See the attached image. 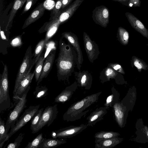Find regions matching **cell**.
Segmentation results:
<instances>
[{
	"label": "cell",
	"instance_id": "cell-1",
	"mask_svg": "<svg viewBox=\"0 0 148 148\" xmlns=\"http://www.w3.org/2000/svg\"><path fill=\"white\" fill-rule=\"evenodd\" d=\"M59 53L56 60L58 79L60 81H68L77 65V53L70 43L69 42L66 43L62 38L59 40Z\"/></svg>",
	"mask_w": 148,
	"mask_h": 148
},
{
	"label": "cell",
	"instance_id": "cell-2",
	"mask_svg": "<svg viewBox=\"0 0 148 148\" xmlns=\"http://www.w3.org/2000/svg\"><path fill=\"white\" fill-rule=\"evenodd\" d=\"M101 92L88 95L73 104L64 114L63 119L67 121H73L81 119L90 111L87 109L97 102Z\"/></svg>",
	"mask_w": 148,
	"mask_h": 148
},
{
	"label": "cell",
	"instance_id": "cell-3",
	"mask_svg": "<svg viewBox=\"0 0 148 148\" xmlns=\"http://www.w3.org/2000/svg\"><path fill=\"white\" fill-rule=\"evenodd\" d=\"M30 88V86H29L21 97H13V98L16 100L17 102L13 110L9 113L5 124V128L8 132L10 128L15 124L20 114L26 107L27 96Z\"/></svg>",
	"mask_w": 148,
	"mask_h": 148
},
{
	"label": "cell",
	"instance_id": "cell-4",
	"mask_svg": "<svg viewBox=\"0 0 148 148\" xmlns=\"http://www.w3.org/2000/svg\"><path fill=\"white\" fill-rule=\"evenodd\" d=\"M8 69L6 64L4 66L0 80V112L9 109L11 105L9 94V83Z\"/></svg>",
	"mask_w": 148,
	"mask_h": 148
},
{
	"label": "cell",
	"instance_id": "cell-5",
	"mask_svg": "<svg viewBox=\"0 0 148 148\" xmlns=\"http://www.w3.org/2000/svg\"><path fill=\"white\" fill-rule=\"evenodd\" d=\"M35 64V61L32 59L31 47L29 46L26 50L22 63L18 69L15 82L13 95L15 93L20 82L30 73L33 66Z\"/></svg>",
	"mask_w": 148,
	"mask_h": 148
},
{
	"label": "cell",
	"instance_id": "cell-6",
	"mask_svg": "<svg viewBox=\"0 0 148 148\" xmlns=\"http://www.w3.org/2000/svg\"><path fill=\"white\" fill-rule=\"evenodd\" d=\"M40 105L30 106L26 110L15 124L11 127L10 132L8 133V140L13 134L25 125L37 113Z\"/></svg>",
	"mask_w": 148,
	"mask_h": 148
},
{
	"label": "cell",
	"instance_id": "cell-7",
	"mask_svg": "<svg viewBox=\"0 0 148 148\" xmlns=\"http://www.w3.org/2000/svg\"><path fill=\"white\" fill-rule=\"evenodd\" d=\"M57 105L48 106L44 110L40 120L33 134L38 132L46 125L49 126L56 119L58 113Z\"/></svg>",
	"mask_w": 148,
	"mask_h": 148
},
{
	"label": "cell",
	"instance_id": "cell-8",
	"mask_svg": "<svg viewBox=\"0 0 148 148\" xmlns=\"http://www.w3.org/2000/svg\"><path fill=\"white\" fill-rule=\"evenodd\" d=\"M87 127L86 125L83 124L79 126H70L53 131L51 136L54 138L66 139L70 138L79 134Z\"/></svg>",
	"mask_w": 148,
	"mask_h": 148
},
{
	"label": "cell",
	"instance_id": "cell-9",
	"mask_svg": "<svg viewBox=\"0 0 148 148\" xmlns=\"http://www.w3.org/2000/svg\"><path fill=\"white\" fill-rule=\"evenodd\" d=\"M109 15L108 9L102 5L96 7L93 10L92 17L96 23L106 27L109 23Z\"/></svg>",
	"mask_w": 148,
	"mask_h": 148
},
{
	"label": "cell",
	"instance_id": "cell-10",
	"mask_svg": "<svg viewBox=\"0 0 148 148\" xmlns=\"http://www.w3.org/2000/svg\"><path fill=\"white\" fill-rule=\"evenodd\" d=\"M83 39L85 48L88 59L90 62L93 63L97 59L99 53L98 46L85 32L83 34Z\"/></svg>",
	"mask_w": 148,
	"mask_h": 148
},
{
	"label": "cell",
	"instance_id": "cell-11",
	"mask_svg": "<svg viewBox=\"0 0 148 148\" xmlns=\"http://www.w3.org/2000/svg\"><path fill=\"white\" fill-rule=\"evenodd\" d=\"M84 0H75L54 20L61 24L67 21L73 15Z\"/></svg>",
	"mask_w": 148,
	"mask_h": 148
},
{
	"label": "cell",
	"instance_id": "cell-12",
	"mask_svg": "<svg viewBox=\"0 0 148 148\" xmlns=\"http://www.w3.org/2000/svg\"><path fill=\"white\" fill-rule=\"evenodd\" d=\"M62 36L66 39L75 49L77 57V67L79 70L80 69L83 61V57L78 38L77 36L71 32H65L62 34Z\"/></svg>",
	"mask_w": 148,
	"mask_h": 148
},
{
	"label": "cell",
	"instance_id": "cell-13",
	"mask_svg": "<svg viewBox=\"0 0 148 148\" xmlns=\"http://www.w3.org/2000/svg\"><path fill=\"white\" fill-rule=\"evenodd\" d=\"M110 108L109 107H101L96 108L87 118L88 126L93 127L98 122L103 119Z\"/></svg>",
	"mask_w": 148,
	"mask_h": 148
},
{
	"label": "cell",
	"instance_id": "cell-14",
	"mask_svg": "<svg viewBox=\"0 0 148 148\" xmlns=\"http://www.w3.org/2000/svg\"><path fill=\"white\" fill-rule=\"evenodd\" d=\"M125 14L131 26L144 37L148 38V29L142 23L130 12H127Z\"/></svg>",
	"mask_w": 148,
	"mask_h": 148
},
{
	"label": "cell",
	"instance_id": "cell-15",
	"mask_svg": "<svg viewBox=\"0 0 148 148\" xmlns=\"http://www.w3.org/2000/svg\"><path fill=\"white\" fill-rule=\"evenodd\" d=\"M56 51V50L52 51L45 59L41 74L37 82V86L44 78L47 77L51 71L54 62Z\"/></svg>",
	"mask_w": 148,
	"mask_h": 148
},
{
	"label": "cell",
	"instance_id": "cell-16",
	"mask_svg": "<svg viewBox=\"0 0 148 148\" xmlns=\"http://www.w3.org/2000/svg\"><path fill=\"white\" fill-rule=\"evenodd\" d=\"M75 75L78 86L89 90L91 87L92 78L91 75L87 71L76 72Z\"/></svg>",
	"mask_w": 148,
	"mask_h": 148
},
{
	"label": "cell",
	"instance_id": "cell-17",
	"mask_svg": "<svg viewBox=\"0 0 148 148\" xmlns=\"http://www.w3.org/2000/svg\"><path fill=\"white\" fill-rule=\"evenodd\" d=\"M77 86V82H75L71 85L66 87L56 97L55 102L64 103L69 101L75 91Z\"/></svg>",
	"mask_w": 148,
	"mask_h": 148
},
{
	"label": "cell",
	"instance_id": "cell-18",
	"mask_svg": "<svg viewBox=\"0 0 148 148\" xmlns=\"http://www.w3.org/2000/svg\"><path fill=\"white\" fill-rule=\"evenodd\" d=\"M45 8L43 3L38 5L25 20L22 27L24 29L40 18L43 14Z\"/></svg>",
	"mask_w": 148,
	"mask_h": 148
},
{
	"label": "cell",
	"instance_id": "cell-19",
	"mask_svg": "<svg viewBox=\"0 0 148 148\" xmlns=\"http://www.w3.org/2000/svg\"><path fill=\"white\" fill-rule=\"evenodd\" d=\"M34 76V71L30 73L24 78L19 84L15 93L13 97H21L25 90L30 86L32 79Z\"/></svg>",
	"mask_w": 148,
	"mask_h": 148
},
{
	"label": "cell",
	"instance_id": "cell-20",
	"mask_svg": "<svg viewBox=\"0 0 148 148\" xmlns=\"http://www.w3.org/2000/svg\"><path fill=\"white\" fill-rule=\"evenodd\" d=\"M66 140L64 138H43L40 145L38 148H50L55 147L65 143Z\"/></svg>",
	"mask_w": 148,
	"mask_h": 148
},
{
	"label": "cell",
	"instance_id": "cell-21",
	"mask_svg": "<svg viewBox=\"0 0 148 148\" xmlns=\"http://www.w3.org/2000/svg\"><path fill=\"white\" fill-rule=\"evenodd\" d=\"M122 138L114 137L102 140L95 143V148H111L122 141Z\"/></svg>",
	"mask_w": 148,
	"mask_h": 148
},
{
	"label": "cell",
	"instance_id": "cell-22",
	"mask_svg": "<svg viewBox=\"0 0 148 148\" xmlns=\"http://www.w3.org/2000/svg\"><path fill=\"white\" fill-rule=\"evenodd\" d=\"M119 134L112 131H101L95 133L94 135L95 143L101 141L117 137Z\"/></svg>",
	"mask_w": 148,
	"mask_h": 148
},
{
	"label": "cell",
	"instance_id": "cell-23",
	"mask_svg": "<svg viewBox=\"0 0 148 148\" xmlns=\"http://www.w3.org/2000/svg\"><path fill=\"white\" fill-rule=\"evenodd\" d=\"M115 117L119 125L122 127L123 124L124 113L121 103H117L112 106Z\"/></svg>",
	"mask_w": 148,
	"mask_h": 148
},
{
	"label": "cell",
	"instance_id": "cell-24",
	"mask_svg": "<svg viewBox=\"0 0 148 148\" xmlns=\"http://www.w3.org/2000/svg\"><path fill=\"white\" fill-rule=\"evenodd\" d=\"M45 59L44 53H42L36 63L34 76L36 81L37 82L41 74Z\"/></svg>",
	"mask_w": 148,
	"mask_h": 148
},
{
	"label": "cell",
	"instance_id": "cell-25",
	"mask_svg": "<svg viewBox=\"0 0 148 148\" xmlns=\"http://www.w3.org/2000/svg\"><path fill=\"white\" fill-rule=\"evenodd\" d=\"M23 4L22 0H14L8 23L6 27V31L7 30L10 23L12 22L17 10L19 8H21Z\"/></svg>",
	"mask_w": 148,
	"mask_h": 148
},
{
	"label": "cell",
	"instance_id": "cell-26",
	"mask_svg": "<svg viewBox=\"0 0 148 148\" xmlns=\"http://www.w3.org/2000/svg\"><path fill=\"white\" fill-rule=\"evenodd\" d=\"M45 39L40 40L36 45L34 53L32 54V59L37 62L45 47Z\"/></svg>",
	"mask_w": 148,
	"mask_h": 148
},
{
	"label": "cell",
	"instance_id": "cell-27",
	"mask_svg": "<svg viewBox=\"0 0 148 148\" xmlns=\"http://www.w3.org/2000/svg\"><path fill=\"white\" fill-rule=\"evenodd\" d=\"M8 133L5 127L4 121L0 119V148H1L8 140Z\"/></svg>",
	"mask_w": 148,
	"mask_h": 148
},
{
	"label": "cell",
	"instance_id": "cell-28",
	"mask_svg": "<svg viewBox=\"0 0 148 148\" xmlns=\"http://www.w3.org/2000/svg\"><path fill=\"white\" fill-rule=\"evenodd\" d=\"M117 34L121 43L124 45H127L129 38L128 31L124 28L120 27L118 28Z\"/></svg>",
	"mask_w": 148,
	"mask_h": 148
},
{
	"label": "cell",
	"instance_id": "cell-29",
	"mask_svg": "<svg viewBox=\"0 0 148 148\" xmlns=\"http://www.w3.org/2000/svg\"><path fill=\"white\" fill-rule=\"evenodd\" d=\"M57 45V41L53 40H49L45 43V50L44 53L45 59L51 52L56 50Z\"/></svg>",
	"mask_w": 148,
	"mask_h": 148
},
{
	"label": "cell",
	"instance_id": "cell-30",
	"mask_svg": "<svg viewBox=\"0 0 148 148\" xmlns=\"http://www.w3.org/2000/svg\"><path fill=\"white\" fill-rule=\"evenodd\" d=\"M47 91L48 89L45 86H37L33 94L36 98L40 99L46 96Z\"/></svg>",
	"mask_w": 148,
	"mask_h": 148
},
{
	"label": "cell",
	"instance_id": "cell-31",
	"mask_svg": "<svg viewBox=\"0 0 148 148\" xmlns=\"http://www.w3.org/2000/svg\"><path fill=\"white\" fill-rule=\"evenodd\" d=\"M132 62L139 72H141L142 69L145 70L148 69V66L144 62L136 56L132 58Z\"/></svg>",
	"mask_w": 148,
	"mask_h": 148
},
{
	"label": "cell",
	"instance_id": "cell-32",
	"mask_svg": "<svg viewBox=\"0 0 148 148\" xmlns=\"http://www.w3.org/2000/svg\"><path fill=\"white\" fill-rule=\"evenodd\" d=\"M44 110L43 108L39 109L37 113L31 120L30 129L32 131L35 129L38 125L41 119Z\"/></svg>",
	"mask_w": 148,
	"mask_h": 148
},
{
	"label": "cell",
	"instance_id": "cell-33",
	"mask_svg": "<svg viewBox=\"0 0 148 148\" xmlns=\"http://www.w3.org/2000/svg\"><path fill=\"white\" fill-rule=\"evenodd\" d=\"M43 138L42 134H39L32 141L29 142L25 148H38Z\"/></svg>",
	"mask_w": 148,
	"mask_h": 148
},
{
	"label": "cell",
	"instance_id": "cell-34",
	"mask_svg": "<svg viewBox=\"0 0 148 148\" xmlns=\"http://www.w3.org/2000/svg\"><path fill=\"white\" fill-rule=\"evenodd\" d=\"M112 94L107 97L104 104L105 106L112 107L115 103H118L116 101V95L114 90L112 89Z\"/></svg>",
	"mask_w": 148,
	"mask_h": 148
},
{
	"label": "cell",
	"instance_id": "cell-35",
	"mask_svg": "<svg viewBox=\"0 0 148 148\" xmlns=\"http://www.w3.org/2000/svg\"><path fill=\"white\" fill-rule=\"evenodd\" d=\"M62 0H58L56 1L52 13L51 20L56 18L61 12L60 10L62 6Z\"/></svg>",
	"mask_w": 148,
	"mask_h": 148
},
{
	"label": "cell",
	"instance_id": "cell-36",
	"mask_svg": "<svg viewBox=\"0 0 148 148\" xmlns=\"http://www.w3.org/2000/svg\"><path fill=\"white\" fill-rule=\"evenodd\" d=\"M24 134L20 133L15 139L14 143H10L8 145L7 148H18L24 137Z\"/></svg>",
	"mask_w": 148,
	"mask_h": 148
},
{
	"label": "cell",
	"instance_id": "cell-37",
	"mask_svg": "<svg viewBox=\"0 0 148 148\" xmlns=\"http://www.w3.org/2000/svg\"><path fill=\"white\" fill-rule=\"evenodd\" d=\"M105 75L107 79L114 78L117 74V72L112 68L108 66L106 69L105 71Z\"/></svg>",
	"mask_w": 148,
	"mask_h": 148
},
{
	"label": "cell",
	"instance_id": "cell-38",
	"mask_svg": "<svg viewBox=\"0 0 148 148\" xmlns=\"http://www.w3.org/2000/svg\"><path fill=\"white\" fill-rule=\"evenodd\" d=\"M21 36H18L12 39L10 42L11 45L14 47H21L22 45Z\"/></svg>",
	"mask_w": 148,
	"mask_h": 148
},
{
	"label": "cell",
	"instance_id": "cell-39",
	"mask_svg": "<svg viewBox=\"0 0 148 148\" xmlns=\"http://www.w3.org/2000/svg\"><path fill=\"white\" fill-rule=\"evenodd\" d=\"M115 70L123 74H125V72L122 66L117 64L111 63L109 64L108 66Z\"/></svg>",
	"mask_w": 148,
	"mask_h": 148
},
{
	"label": "cell",
	"instance_id": "cell-40",
	"mask_svg": "<svg viewBox=\"0 0 148 148\" xmlns=\"http://www.w3.org/2000/svg\"><path fill=\"white\" fill-rule=\"evenodd\" d=\"M43 4L45 8L49 10L53 9L56 4L55 2L52 0H46Z\"/></svg>",
	"mask_w": 148,
	"mask_h": 148
},
{
	"label": "cell",
	"instance_id": "cell-41",
	"mask_svg": "<svg viewBox=\"0 0 148 148\" xmlns=\"http://www.w3.org/2000/svg\"><path fill=\"white\" fill-rule=\"evenodd\" d=\"M141 3L140 0H129L128 6L130 8L139 7Z\"/></svg>",
	"mask_w": 148,
	"mask_h": 148
},
{
	"label": "cell",
	"instance_id": "cell-42",
	"mask_svg": "<svg viewBox=\"0 0 148 148\" xmlns=\"http://www.w3.org/2000/svg\"><path fill=\"white\" fill-rule=\"evenodd\" d=\"M34 0H27L25 5L22 14L28 11L32 6Z\"/></svg>",
	"mask_w": 148,
	"mask_h": 148
},
{
	"label": "cell",
	"instance_id": "cell-43",
	"mask_svg": "<svg viewBox=\"0 0 148 148\" xmlns=\"http://www.w3.org/2000/svg\"><path fill=\"white\" fill-rule=\"evenodd\" d=\"M73 0H62V6L61 10H63L67 8L72 2Z\"/></svg>",
	"mask_w": 148,
	"mask_h": 148
},
{
	"label": "cell",
	"instance_id": "cell-44",
	"mask_svg": "<svg viewBox=\"0 0 148 148\" xmlns=\"http://www.w3.org/2000/svg\"><path fill=\"white\" fill-rule=\"evenodd\" d=\"M119 2L123 5L128 6L129 0H112Z\"/></svg>",
	"mask_w": 148,
	"mask_h": 148
},
{
	"label": "cell",
	"instance_id": "cell-45",
	"mask_svg": "<svg viewBox=\"0 0 148 148\" xmlns=\"http://www.w3.org/2000/svg\"><path fill=\"white\" fill-rule=\"evenodd\" d=\"M27 0H22L23 4H24L27 1Z\"/></svg>",
	"mask_w": 148,
	"mask_h": 148
},
{
	"label": "cell",
	"instance_id": "cell-46",
	"mask_svg": "<svg viewBox=\"0 0 148 148\" xmlns=\"http://www.w3.org/2000/svg\"><path fill=\"white\" fill-rule=\"evenodd\" d=\"M147 136H148V133H147Z\"/></svg>",
	"mask_w": 148,
	"mask_h": 148
}]
</instances>
